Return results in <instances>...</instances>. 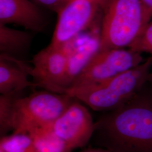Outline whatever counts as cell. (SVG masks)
<instances>
[{"label": "cell", "mask_w": 152, "mask_h": 152, "mask_svg": "<svg viewBox=\"0 0 152 152\" xmlns=\"http://www.w3.org/2000/svg\"><path fill=\"white\" fill-rule=\"evenodd\" d=\"M91 139L112 152H152V95L140 92L95 122Z\"/></svg>", "instance_id": "cell-1"}, {"label": "cell", "mask_w": 152, "mask_h": 152, "mask_svg": "<svg viewBox=\"0 0 152 152\" xmlns=\"http://www.w3.org/2000/svg\"><path fill=\"white\" fill-rule=\"evenodd\" d=\"M152 56L140 64L106 81L65 91L95 111L118 108L141 92L151 77Z\"/></svg>", "instance_id": "cell-2"}, {"label": "cell", "mask_w": 152, "mask_h": 152, "mask_svg": "<svg viewBox=\"0 0 152 152\" xmlns=\"http://www.w3.org/2000/svg\"><path fill=\"white\" fill-rule=\"evenodd\" d=\"M101 9L99 51L129 48L152 19L141 0H102Z\"/></svg>", "instance_id": "cell-3"}, {"label": "cell", "mask_w": 152, "mask_h": 152, "mask_svg": "<svg viewBox=\"0 0 152 152\" xmlns=\"http://www.w3.org/2000/svg\"><path fill=\"white\" fill-rule=\"evenodd\" d=\"M76 100L66 94L37 91L25 97L14 95L9 128L13 134H28L52 124Z\"/></svg>", "instance_id": "cell-4"}, {"label": "cell", "mask_w": 152, "mask_h": 152, "mask_svg": "<svg viewBox=\"0 0 152 152\" xmlns=\"http://www.w3.org/2000/svg\"><path fill=\"white\" fill-rule=\"evenodd\" d=\"M144 60L141 54L130 49L99 51L69 89L87 86L106 81L135 68Z\"/></svg>", "instance_id": "cell-5"}, {"label": "cell", "mask_w": 152, "mask_h": 152, "mask_svg": "<svg viewBox=\"0 0 152 152\" xmlns=\"http://www.w3.org/2000/svg\"><path fill=\"white\" fill-rule=\"evenodd\" d=\"M69 51L68 45L54 46L50 44L33 56L31 61L32 66L19 61L28 75L32 77L37 86L51 92L64 94Z\"/></svg>", "instance_id": "cell-6"}, {"label": "cell", "mask_w": 152, "mask_h": 152, "mask_svg": "<svg viewBox=\"0 0 152 152\" xmlns=\"http://www.w3.org/2000/svg\"><path fill=\"white\" fill-rule=\"evenodd\" d=\"M102 0H69L58 12L50 45L69 44L92 24L101 9Z\"/></svg>", "instance_id": "cell-7"}, {"label": "cell", "mask_w": 152, "mask_h": 152, "mask_svg": "<svg viewBox=\"0 0 152 152\" xmlns=\"http://www.w3.org/2000/svg\"><path fill=\"white\" fill-rule=\"evenodd\" d=\"M77 100L76 99L58 118L46 126L72 150L85 147L95 129L90 112Z\"/></svg>", "instance_id": "cell-8"}, {"label": "cell", "mask_w": 152, "mask_h": 152, "mask_svg": "<svg viewBox=\"0 0 152 152\" xmlns=\"http://www.w3.org/2000/svg\"><path fill=\"white\" fill-rule=\"evenodd\" d=\"M0 24H15L36 32L46 26L42 12L29 0H0Z\"/></svg>", "instance_id": "cell-9"}, {"label": "cell", "mask_w": 152, "mask_h": 152, "mask_svg": "<svg viewBox=\"0 0 152 152\" xmlns=\"http://www.w3.org/2000/svg\"><path fill=\"white\" fill-rule=\"evenodd\" d=\"M69 47L66 73L64 82V94L72 86L76 78L100 49V34L88 36L82 43L75 39L68 44Z\"/></svg>", "instance_id": "cell-10"}, {"label": "cell", "mask_w": 152, "mask_h": 152, "mask_svg": "<svg viewBox=\"0 0 152 152\" xmlns=\"http://www.w3.org/2000/svg\"><path fill=\"white\" fill-rule=\"evenodd\" d=\"M27 72L19 60L1 54L0 93L1 95H18L28 87H36L34 82L28 79Z\"/></svg>", "instance_id": "cell-11"}, {"label": "cell", "mask_w": 152, "mask_h": 152, "mask_svg": "<svg viewBox=\"0 0 152 152\" xmlns=\"http://www.w3.org/2000/svg\"><path fill=\"white\" fill-rule=\"evenodd\" d=\"M33 37L27 31L15 29L0 24L1 54L15 58V56L28 52L32 44Z\"/></svg>", "instance_id": "cell-12"}, {"label": "cell", "mask_w": 152, "mask_h": 152, "mask_svg": "<svg viewBox=\"0 0 152 152\" xmlns=\"http://www.w3.org/2000/svg\"><path fill=\"white\" fill-rule=\"evenodd\" d=\"M38 152H72L73 151L48 127L31 131L28 133Z\"/></svg>", "instance_id": "cell-13"}, {"label": "cell", "mask_w": 152, "mask_h": 152, "mask_svg": "<svg viewBox=\"0 0 152 152\" xmlns=\"http://www.w3.org/2000/svg\"><path fill=\"white\" fill-rule=\"evenodd\" d=\"M0 149L5 152H38L29 134H12L1 137Z\"/></svg>", "instance_id": "cell-14"}, {"label": "cell", "mask_w": 152, "mask_h": 152, "mask_svg": "<svg viewBox=\"0 0 152 152\" xmlns=\"http://www.w3.org/2000/svg\"><path fill=\"white\" fill-rule=\"evenodd\" d=\"M128 48L140 54L146 53L152 54V19Z\"/></svg>", "instance_id": "cell-15"}, {"label": "cell", "mask_w": 152, "mask_h": 152, "mask_svg": "<svg viewBox=\"0 0 152 152\" xmlns=\"http://www.w3.org/2000/svg\"><path fill=\"white\" fill-rule=\"evenodd\" d=\"M50 9L59 12L69 0H34Z\"/></svg>", "instance_id": "cell-16"}, {"label": "cell", "mask_w": 152, "mask_h": 152, "mask_svg": "<svg viewBox=\"0 0 152 152\" xmlns=\"http://www.w3.org/2000/svg\"><path fill=\"white\" fill-rule=\"evenodd\" d=\"M79 152H112L108 149H104L103 148H88L83 149V150Z\"/></svg>", "instance_id": "cell-17"}, {"label": "cell", "mask_w": 152, "mask_h": 152, "mask_svg": "<svg viewBox=\"0 0 152 152\" xmlns=\"http://www.w3.org/2000/svg\"><path fill=\"white\" fill-rule=\"evenodd\" d=\"M152 15V0H141Z\"/></svg>", "instance_id": "cell-18"}, {"label": "cell", "mask_w": 152, "mask_h": 152, "mask_svg": "<svg viewBox=\"0 0 152 152\" xmlns=\"http://www.w3.org/2000/svg\"><path fill=\"white\" fill-rule=\"evenodd\" d=\"M0 152H4V151H2V149H0Z\"/></svg>", "instance_id": "cell-19"}, {"label": "cell", "mask_w": 152, "mask_h": 152, "mask_svg": "<svg viewBox=\"0 0 152 152\" xmlns=\"http://www.w3.org/2000/svg\"></svg>", "instance_id": "cell-20"}]
</instances>
